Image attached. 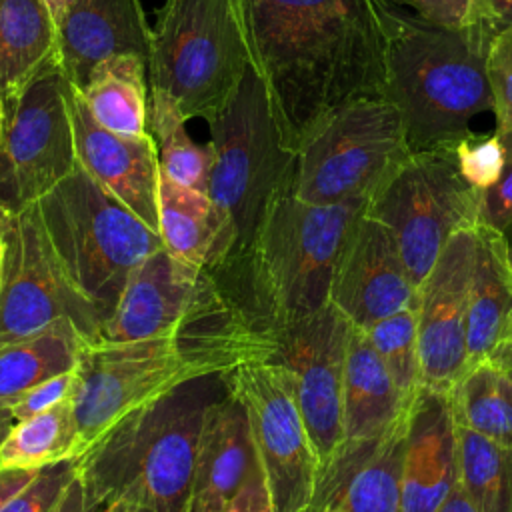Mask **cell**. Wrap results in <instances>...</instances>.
Returning a JSON list of instances; mask_svg holds the SVG:
<instances>
[{
    "label": "cell",
    "instance_id": "6da1fadb",
    "mask_svg": "<svg viewBox=\"0 0 512 512\" xmlns=\"http://www.w3.org/2000/svg\"><path fill=\"white\" fill-rule=\"evenodd\" d=\"M250 66L286 144L336 108L384 96L392 0H238Z\"/></svg>",
    "mask_w": 512,
    "mask_h": 512
},
{
    "label": "cell",
    "instance_id": "7a4b0ae2",
    "mask_svg": "<svg viewBox=\"0 0 512 512\" xmlns=\"http://www.w3.org/2000/svg\"><path fill=\"white\" fill-rule=\"evenodd\" d=\"M276 356V332L236 312L172 334L86 344L72 396L84 454L126 414L206 376Z\"/></svg>",
    "mask_w": 512,
    "mask_h": 512
},
{
    "label": "cell",
    "instance_id": "3957f363",
    "mask_svg": "<svg viewBox=\"0 0 512 512\" xmlns=\"http://www.w3.org/2000/svg\"><path fill=\"white\" fill-rule=\"evenodd\" d=\"M222 376L192 380L106 430L76 458L88 500L104 512H186L204 412Z\"/></svg>",
    "mask_w": 512,
    "mask_h": 512
},
{
    "label": "cell",
    "instance_id": "277c9868",
    "mask_svg": "<svg viewBox=\"0 0 512 512\" xmlns=\"http://www.w3.org/2000/svg\"><path fill=\"white\" fill-rule=\"evenodd\" d=\"M494 38L480 22L432 24L392 0L384 96L400 110L412 152L456 146L478 116L494 114L486 70Z\"/></svg>",
    "mask_w": 512,
    "mask_h": 512
},
{
    "label": "cell",
    "instance_id": "5b68a950",
    "mask_svg": "<svg viewBox=\"0 0 512 512\" xmlns=\"http://www.w3.org/2000/svg\"><path fill=\"white\" fill-rule=\"evenodd\" d=\"M370 200L310 204L286 192L240 264L222 278L246 314L276 332L330 304L336 262Z\"/></svg>",
    "mask_w": 512,
    "mask_h": 512
},
{
    "label": "cell",
    "instance_id": "8992f818",
    "mask_svg": "<svg viewBox=\"0 0 512 512\" xmlns=\"http://www.w3.org/2000/svg\"><path fill=\"white\" fill-rule=\"evenodd\" d=\"M214 154L208 196L234 240L226 278L244 258L274 200L292 192L296 152L286 144L268 88L248 66L228 106L208 120Z\"/></svg>",
    "mask_w": 512,
    "mask_h": 512
},
{
    "label": "cell",
    "instance_id": "52a82bcc",
    "mask_svg": "<svg viewBox=\"0 0 512 512\" xmlns=\"http://www.w3.org/2000/svg\"><path fill=\"white\" fill-rule=\"evenodd\" d=\"M36 204L68 280L106 320L134 268L164 248L160 234L104 190L78 160Z\"/></svg>",
    "mask_w": 512,
    "mask_h": 512
},
{
    "label": "cell",
    "instance_id": "ba28073f",
    "mask_svg": "<svg viewBox=\"0 0 512 512\" xmlns=\"http://www.w3.org/2000/svg\"><path fill=\"white\" fill-rule=\"evenodd\" d=\"M250 66L238 0H164L150 38V88L170 94L186 120H212Z\"/></svg>",
    "mask_w": 512,
    "mask_h": 512
},
{
    "label": "cell",
    "instance_id": "9c48e42d",
    "mask_svg": "<svg viewBox=\"0 0 512 512\" xmlns=\"http://www.w3.org/2000/svg\"><path fill=\"white\" fill-rule=\"evenodd\" d=\"M410 154L392 100H352L318 122L298 146L292 194L310 204L370 200Z\"/></svg>",
    "mask_w": 512,
    "mask_h": 512
},
{
    "label": "cell",
    "instance_id": "30bf717a",
    "mask_svg": "<svg viewBox=\"0 0 512 512\" xmlns=\"http://www.w3.org/2000/svg\"><path fill=\"white\" fill-rule=\"evenodd\" d=\"M366 212L392 232L418 288L448 238L480 222V190L464 180L454 146H438L412 152L370 198Z\"/></svg>",
    "mask_w": 512,
    "mask_h": 512
},
{
    "label": "cell",
    "instance_id": "8fae6325",
    "mask_svg": "<svg viewBox=\"0 0 512 512\" xmlns=\"http://www.w3.org/2000/svg\"><path fill=\"white\" fill-rule=\"evenodd\" d=\"M222 382L246 412L274 512H310L320 464L296 400L292 372L276 358L254 360L226 372Z\"/></svg>",
    "mask_w": 512,
    "mask_h": 512
},
{
    "label": "cell",
    "instance_id": "7c38bea8",
    "mask_svg": "<svg viewBox=\"0 0 512 512\" xmlns=\"http://www.w3.org/2000/svg\"><path fill=\"white\" fill-rule=\"evenodd\" d=\"M68 318L88 344L100 342L102 316L68 280L46 236L38 204L10 214L2 244L0 348Z\"/></svg>",
    "mask_w": 512,
    "mask_h": 512
},
{
    "label": "cell",
    "instance_id": "4fadbf2b",
    "mask_svg": "<svg viewBox=\"0 0 512 512\" xmlns=\"http://www.w3.org/2000/svg\"><path fill=\"white\" fill-rule=\"evenodd\" d=\"M68 88L62 66H54L2 100L0 204L12 212L36 204L76 166Z\"/></svg>",
    "mask_w": 512,
    "mask_h": 512
},
{
    "label": "cell",
    "instance_id": "5bb4252c",
    "mask_svg": "<svg viewBox=\"0 0 512 512\" xmlns=\"http://www.w3.org/2000/svg\"><path fill=\"white\" fill-rule=\"evenodd\" d=\"M236 312L246 310L216 274L160 248L130 274L114 312L102 322L100 340L164 336Z\"/></svg>",
    "mask_w": 512,
    "mask_h": 512
},
{
    "label": "cell",
    "instance_id": "9a60e30c",
    "mask_svg": "<svg viewBox=\"0 0 512 512\" xmlns=\"http://www.w3.org/2000/svg\"><path fill=\"white\" fill-rule=\"evenodd\" d=\"M352 322L330 302L276 330V360L294 376L296 400L320 476L342 446V388Z\"/></svg>",
    "mask_w": 512,
    "mask_h": 512
},
{
    "label": "cell",
    "instance_id": "2e32d148",
    "mask_svg": "<svg viewBox=\"0 0 512 512\" xmlns=\"http://www.w3.org/2000/svg\"><path fill=\"white\" fill-rule=\"evenodd\" d=\"M478 224L456 230L416 288V328L422 386L448 392L468 368L466 312Z\"/></svg>",
    "mask_w": 512,
    "mask_h": 512
},
{
    "label": "cell",
    "instance_id": "e0dca14e",
    "mask_svg": "<svg viewBox=\"0 0 512 512\" xmlns=\"http://www.w3.org/2000/svg\"><path fill=\"white\" fill-rule=\"evenodd\" d=\"M330 302L358 328L416 306L412 284L392 232L366 210L336 262Z\"/></svg>",
    "mask_w": 512,
    "mask_h": 512
},
{
    "label": "cell",
    "instance_id": "ac0fdd59",
    "mask_svg": "<svg viewBox=\"0 0 512 512\" xmlns=\"http://www.w3.org/2000/svg\"><path fill=\"white\" fill-rule=\"evenodd\" d=\"M68 110L78 164L116 200L158 232L160 162L152 134L122 136L96 122L70 84Z\"/></svg>",
    "mask_w": 512,
    "mask_h": 512
},
{
    "label": "cell",
    "instance_id": "d6986e66",
    "mask_svg": "<svg viewBox=\"0 0 512 512\" xmlns=\"http://www.w3.org/2000/svg\"><path fill=\"white\" fill-rule=\"evenodd\" d=\"M408 408L378 438L338 450L320 476L310 512H400Z\"/></svg>",
    "mask_w": 512,
    "mask_h": 512
},
{
    "label": "cell",
    "instance_id": "ffe728a7",
    "mask_svg": "<svg viewBox=\"0 0 512 512\" xmlns=\"http://www.w3.org/2000/svg\"><path fill=\"white\" fill-rule=\"evenodd\" d=\"M458 484V438L448 392L422 386L408 408L400 512H436Z\"/></svg>",
    "mask_w": 512,
    "mask_h": 512
},
{
    "label": "cell",
    "instance_id": "44dd1931",
    "mask_svg": "<svg viewBox=\"0 0 512 512\" xmlns=\"http://www.w3.org/2000/svg\"><path fill=\"white\" fill-rule=\"evenodd\" d=\"M152 28L140 0H72L58 24L60 66L82 90L96 64L120 54L148 62Z\"/></svg>",
    "mask_w": 512,
    "mask_h": 512
},
{
    "label": "cell",
    "instance_id": "7402d4cb",
    "mask_svg": "<svg viewBox=\"0 0 512 512\" xmlns=\"http://www.w3.org/2000/svg\"><path fill=\"white\" fill-rule=\"evenodd\" d=\"M258 464L242 404L224 388L204 412L196 448L192 500L224 508Z\"/></svg>",
    "mask_w": 512,
    "mask_h": 512
},
{
    "label": "cell",
    "instance_id": "603a6c76",
    "mask_svg": "<svg viewBox=\"0 0 512 512\" xmlns=\"http://www.w3.org/2000/svg\"><path fill=\"white\" fill-rule=\"evenodd\" d=\"M158 234L170 254L216 276L224 274L232 260V234L210 196L186 188L162 172Z\"/></svg>",
    "mask_w": 512,
    "mask_h": 512
},
{
    "label": "cell",
    "instance_id": "cb8c5ba5",
    "mask_svg": "<svg viewBox=\"0 0 512 512\" xmlns=\"http://www.w3.org/2000/svg\"><path fill=\"white\" fill-rule=\"evenodd\" d=\"M466 312L468 368L512 338V272L504 232L482 222ZM466 368V370H468Z\"/></svg>",
    "mask_w": 512,
    "mask_h": 512
},
{
    "label": "cell",
    "instance_id": "d4e9b609",
    "mask_svg": "<svg viewBox=\"0 0 512 512\" xmlns=\"http://www.w3.org/2000/svg\"><path fill=\"white\" fill-rule=\"evenodd\" d=\"M408 406L366 330L352 324L342 388V446L378 438Z\"/></svg>",
    "mask_w": 512,
    "mask_h": 512
},
{
    "label": "cell",
    "instance_id": "484cf974",
    "mask_svg": "<svg viewBox=\"0 0 512 512\" xmlns=\"http://www.w3.org/2000/svg\"><path fill=\"white\" fill-rule=\"evenodd\" d=\"M60 66L58 26L46 0H0V100Z\"/></svg>",
    "mask_w": 512,
    "mask_h": 512
},
{
    "label": "cell",
    "instance_id": "4316f807",
    "mask_svg": "<svg viewBox=\"0 0 512 512\" xmlns=\"http://www.w3.org/2000/svg\"><path fill=\"white\" fill-rule=\"evenodd\" d=\"M86 338L72 320L62 318L48 328L0 348V400L14 402L28 390L78 366Z\"/></svg>",
    "mask_w": 512,
    "mask_h": 512
},
{
    "label": "cell",
    "instance_id": "83f0119b",
    "mask_svg": "<svg viewBox=\"0 0 512 512\" xmlns=\"http://www.w3.org/2000/svg\"><path fill=\"white\" fill-rule=\"evenodd\" d=\"M148 62L134 54H120L94 66L88 82L78 90L98 124L122 136L148 134Z\"/></svg>",
    "mask_w": 512,
    "mask_h": 512
},
{
    "label": "cell",
    "instance_id": "f1b7e54d",
    "mask_svg": "<svg viewBox=\"0 0 512 512\" xmlns=\"http://www.w3.org/2000/svg\"><path fill=\"white\" fill-rule=\"evenodd\" d=\"M80 456V430L72 398L18 420L0 448V464L40 470Z\"/></svg>",
    "mask_w": 512,
    "mask_h": 512
},
{
    "label": "cell",
    "instance_id": "f546056e",
    "mask_svg": "<svg viewBox=\"0 0 512 512\" xmlns=\"http://www.w3.org/2000/svg\"><path fill=\"white\" fill-rule=\"evenodd\" d=\"M448 396L456 424L512 446V378L496 364L470 366Z\"/></svg>",
    "mask_w": 512,
    "mask_h": 512
},
{
    "label": "cell",
    "instance_id": "4dcf8cb0",
    "mask_svg": "<svg viewBox=\"0 0 512 512\" xmlns=\"http://www.w3.org/2000/svg\"><path fill=\"white\" fill-rule=\"evenodd\" d=\"M148 132L158 148L160 172L170 180L208 194L212 148L210 144H196L186 132V118L176 100L156 88L148 94Z\"/></svg>",
    "mask_w": 512,
    "mask_h": 512
},
{
    "label": "cell",
    "instance_id": "1f68e13d",
    "mask_svg": "<svg viewBox=\"0 0 512 512\" xmlns=\"http://www.w3.org/2000/svg\"><path fill=\"white\" fill-rule=\"evenodd\" d=\"M458 482L480 512H512V446L456 424Z\"/></svg>",
    "mask_w": 512,
    "mask_h": 512
},
{
    "label": "cell",
    "instance_id": "d6a6232c",
    "mask_svg": "<svg viewBox=\"0 0 512 512\" xmlns=\"http://www.w3.org/2000/svg\"><path fill=\"white\" fill-rule=\"evenodd\" d=\"M366 334L390 372L400 396L410 404L422 388L416 306L372 324Z\"/></svg>",
    "mask_w": 512,
    "mask_h": 512
},
{
    "label": "cell",
    "instance_id": "836d02e7",
    "mask_svg": "<svg viewBox=\"0 0 512 512\" xmlns=\"http://www.w3.org/2000/svg\"><path fill=\"white\" fill-rule=\"evenodd\" d=\"M454 150L458 168L470 186L486 192L498 182L504 166V148L498 130L488 134L472 132L470 136L462 138Z\"/></svg>",
    "mask_w": 512,
    "mask_h": 512
},
{
    "label": "cell",
    "instance_id": "e575fe53",
    "mask_svg": "<svg viewBox=\"0 0 512 512\" xmlns=\"http://www.w3.org/2000/svg\"><path fill=\"white\" fill-rule=\"evenodd\" d=\"M74 476L76 458L44 466L0 508V512H50Z\"/></svg>",
    "mask_w": 512,
    "mask_h": 512
},
{
    "label": "cell",
    "instance_id": "d590c367",
    "mask_svg": "<svg viewBox=\"0 0 512 512\" xmlns=\"http://www.w3.org/2000/svg\"><path fill=\"white\" fill-rule=\"evenodd\" d=\"M486 70L494 102L496 130L512 132V28L494 38Z\"/></svg>",
    "mask_w": 512,
    "mask_h": 512
},
{
    "label": "cell",
    "instance_id": "8d00e7d4",
    "mask_svg": "<svg viewBox=\"0 0 512 512\" xmlns=\"http://www.w3.org/2000/svg\"><path fill=\"white\" fill-rule=\"evenodd\" d=\"M500 138L504 166L498 182L486 192H480V222L504 232L512 226V132H500Z\"/></svg>",
    "mask_w": 512,
    "mask_h": 512
},
{
    "label": "cell",
    "instance_id": "74e56055",
    "mask_svg": "<svg viewBox=\"0 0 512 512\" xmlns=\"http://www.w3.org/2000/svg\"><path fill=\"white\" fill-rule=\"evenodd\" d=\"M74 390H76V368L66 374H60L52 380L42 382L40 386L28 390L26 394H22L14 402H10L16 422L30 418L38 412H44L66 398H72Z\"/></svg>",
    "mask_w": 512,
    "mask_h": 512
},
{
    "label": "cell",
    "instance_id": "f35d334b",
    "mask_svg": "<svg viewBox=\"0 0 512 512\" xmlns=\"http://www.w3.org/2000/svg\"><path fill=\"white\" fill-rule=\"evenodd\" d=\"M222 512H274L272 496L260 460L250 476L244 480V484L236 490V494L224 504Z\"/></svg>",
    "mask_w": 512,
    "mask_h": 512
},
{
    "label": "cell",
    "instance_id": "ab89813d",
    "mask_svg": "<svg viewBox=\"0 0 512 512\" xmlns=\"http://www.w3.org/2000/svg\"><path fill=\"white\" fill-rule=\"evenodd\" d=\"M402 4L440 26H464L470 20V0H402Z\"/></svg>",
    "mask_w": 512,
    "mask_h": 512
},
{
    "label": "cell",
    "instance_id": "60d3db41",
    "mask_svg": "<svg viewBox=\"0 0 512 512\" xmlns=\"http://www.w3.org/2000/svg\"><path fill=\"white\" fill-rule=\"evenodd\" d=\"M470 22L488 26L496 36L512 28V0H470Z\"/></svg>",
    "mask_w": 512,
    "mask_h": 512
},
{
    "label": "cell",
    "instance_id": "b9f144b4",
    "mask_svg": "<svg viewBox=\"0 0 512 512\" xmlns=\"http://www.w3.org/2000/svg\"><path fill=\"white\" fill-rule=\"evenodd\" d=\"M102 508L94 506L86 492L84 486L78 478V474L74 476V480L66 486V490L62 492V496L58 498V502L50 508V512H100Z\"/></svg>",
    "mask_w": 512,
    "mask_h": 512
},
{
    "label": "cell",
    "instance_id": "7bdbcfd3",
    "mask_svg": "<svg viewBox=\"0 0 512 512\" xmlns=\"http://www.w3.org/2000/svg\"><path fill=\"white\" fill-rule=\"evenodd\" d=\"M38 470H28V468H12V466H2L0 464V508L18 492L22 490Z\"/></svg>",
    "mask_w": 512,
    "mask_h": 512
},
{
    "label": "cell",
    "instance_id": "ee69618b",
    "mask_svg": "<svg viewBox=\"0 0 512 512\" xmlns=\"http://www.w3.org/2000/svg\"><path fill=\"white\" fill-rule=\"evenodd\" d=\"M436 512H480L476 504L468 498L460 482L454 486V490L444 498V502L438 506Z\"/></svg>",
    "mask_w": 512,
    "mask_h": 512
},
{
    "label": "cell",
    "instance_id": "f6af8a7d",
    "mask_svg": "<svg viewBox=\"0 0 512 512\" xmlns=\"http://www.w3.org/2000/svg\"><path fill=\"white\" fill-rule=\"evenodd\" d=\"M486 360L496 364L502 372H506L512 378V338L502 342Z\"/></svg>",
    "mask_w": 512,
    "mask_h": 512
},
{
    "label": "cell",
    "instance_id": "bcb514c9",
    "mask_svg": "<svg viewBox=\"0 0 512 512\" xmlns=\"http://www.w3.org/2000/svg\"><path fill=\"white\" fill-rule=\"evenodd\" d=\"M14 424H16V418H14L12 406L8 402L0 400V448H2L4 440L8 438V434H10Z\"/></svg>",
    "mask_w": 512,
    "mask_h": 512
},
{
    "label": "cell",
    "instance_id": "7dc6e473",
    "mask_svg": "<svg viewBox=\"0 0 512 512\" xmlns=\"http://www.w3.org/2000/svg\"><path fill=\"white\" fill-rule=\"evenodd\" d=\"M46 4H48V8H50V12H52V18H54L56 26H58L60 20L64 18L66 10L70 8L72 0H46Z\"/></svg>",
    "mask_w": 512,
    "mask_h": 512
},
{
    "label": "cell",
    "instance_id": "c3c4849f",
    "mask_svg": "<svg viewBox=\"0 0 512 512\" xmlns=\"http://www.w3.org/2000/svg\"><path fill=\"white\" fill-rule=\"evenodd\" d=\"M186 512H222V510L216 508V506H212V504H206V502H200V500H192V498H190Z\"/></svg>",
    "mask_w": 512,
    "mask_h": 512
},
{
    "label": "cell",
    "instance_id": "681fc988",
    "mask_svg": "<svg viewBox=\"0 0 512 512\" xmlns=\"http://www.w3.org/2000/svg\"><path fill=\"white\" fill-rule=\"evenodd\" d=\"M508 264H510V272H512V244H508Z\"/></svg>",
    "mask_w": 512,
    "mask_h": 512
},
{
    "label": "cell",
    "instance_id": "f907efd6",
    "mask_svg": "<svg viewBox=\"0 0 512 512\" xmlns=\"http://www.w3.org/2000/svg\"><path fill=\"white\" fill-rule=\"evenodd\" d=\"M322 512H340V510H336V508H326V510H322Z\"/></svg>",
    "mask_w": 512,
    "mask_h": 512
},
{
    "label": "cell",
    "instance_id": "816d5d0a",
    "mask_svg": "<svg viewBox=\"0 0 512 512\" xmlns=\"http://www.w3.org/2000/svg\"><path fill=\"white\" fill-rule=\"evenodd\" d=\"M0 122H2V100H0Z\"/></svg>",
    "mask_w": 512,
    "mask_h": 512
},
{
    "label": "cell",
    "instance_id": "f5cc1de1",
    "mask_svg": "<svg viewBox=\"0 0 512 512\" xmlns=\"http://www.w3.org/2000/svg\"><path fill=\"white\" fill-rule=\"evenodd\" d=\"M0 276H2V256H0Z\"/></svg>",
    "mask_w": 512,
    "mask_h": 512
},
{
    "label": "cell",
    "instance_id": "db71d44e",
    "mask_svg": "<svg viewBox=\"0 0 512 512\" xmlns=\"http://www.w3.org/2000/svg\"><path fill=\"white\" fill-rule=\"evenodd\" d=\"M2 208H4V204H0V212H2Z\"/></svg>",
    "mask_w": 512,
    "mask_h": 512
},
{
    "label": "cell",
    "instance_id": "11a10c76",
    "mask_svg": "<svg viewBox=\"0 0 512 512\" xmlns=\"http://www.w3.org/2000/svg\"><path fill=\"white\" fill-rule=\"evenodd\" d=\"M100 512H104V510H100Z\"/></svg>",
    "mask_w": 512,
    "mask_h": 512
}]
</instances>
